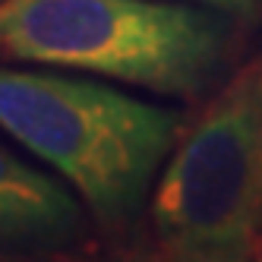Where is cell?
<instances>
[{
	"label": "cell",
	"instance_id": "1",
	"mask_svg": "<svg viewBox=\"0 0 262 262\" xmlns=\"http://www.w3.org/2000/svg\"><path fill=\"white\" fill-rule=\"evenodd\" d=\"M177 107L63 70L0 67V133L54 167L101 228H129L183 136Z\"/></svg>",
	"mask_w": 262,
	"mask_h": 262
},
{
	"label": "cell",
	"instance_id": "2",
	"mask_svg": "<svg viewBox=\"0 0 262 262\" xmlns=\"http://www.w3.org/2000/svg\"><path fill=\"white\" fill-rule=\"evenodd\" d=\"M231 13L180 0H4L0 60L199 98L228 70Z\"/></svg>",
	"mask_w": 262,
	"mask_h": 262
},
{
	"label": "cell",
	"instance_id": "3",
	"mask_svg": "<svg viewBox=\"0 0 262 262\" xmlns=\"http://www.w3.org/2000/svg\"><path fill=\"white\" fill-rule=\"evenodd\" d=\"M167 262H231L262 247V57L183 129L152 193Z\"/></svg>",
	"mask_w": 262,
	"mask_h": 262
},
{
	"label": "cell",
	"instance_id": "4",
	"mask_svg": "<svg viewBox=\"0 0 262 262\" xmlns=\"http://www.w3.org/2000/svg\"><path fill=\"white\" fill-rule=\"evenodd\" d=\"M85 202L0 142V262H51L89 240Z\"/></svg>",
	"mask_w": 262,
	"mask_h": 262
},
{
	"label": "cell",
	"instance_id": "5",
	"mask_svg": "<svg viewBox=\"0 0 262 262\" xmlns=\"http://www.w3.org/2000/svg\"><path fill=\"white\" fill-rule=\"evenodd\" d=\"M193 4H205V7L221 10V13H250L259 0H193Z\"/></svg>",
	"mask_w": 262,
	"mask_h": 262
},
{
	"label": "cell",
	"instance_id": "6",
	"mask_svg": "<svg viewBox=\"0 0 262 262\" xmlns=\"http://www.w3.org/2000/svg\"><path fill=\"white\" fill-rule=\"evenodd\" d=\"M231 262H262V253H253V256H243V259H231Z\"/></svg>",
	"mask_w": 262,
	"mask_h": 262
},
{
	"label": "cell",
	"instance_id": "7",
	"mask_svg": "<svg viewBox=\"0 0 262 262\" xmlns=\"http://www.w3.org/2000/svg\"><path fill=\"white\" fill-rule=\"evenodd\" d=\"M0 4H4V0H0Z\"/></svg>",
	"mask_w": 262,
	"mask_h": 262
}]
</instances>
